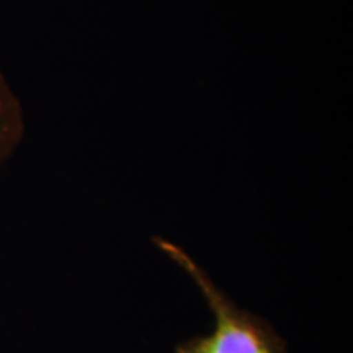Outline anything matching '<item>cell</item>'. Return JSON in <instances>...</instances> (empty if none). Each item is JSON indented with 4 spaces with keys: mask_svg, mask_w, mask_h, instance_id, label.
Segmentation results:
<instances>
[{
    "mask_svg": "<svg viewBox=\"0 0 353 353\" xmlns=\"http://www.w3.org/2000/svg\"><path fill=\"white\" fill-rule=\"evenodd\" d=\"M157 245L195 280L214 316L213 332L180 343L175 353H288L267 321L237 307L182 249L167 241H157Z\"/></svg>",
    "mask_w": 353,
    "mask_h": 353,
    "instance_id": "obj_1",
    "label": "cell"
},
{
    "mask_svg": "<svg viewBox=\"0 0 353 353\" xmlns=\"http://www.w3.org/2000/svg\"><path fill=\"white\" fill-rule=\"evenodd\" d=\"M23 118L17 97L0 72V167L21 141Z\"/></svg>",
    "mask_w": 353,
    "mask_h": 353,
    "instance_id": "obj_2",
    "label": "cell"
}]
</instances>
